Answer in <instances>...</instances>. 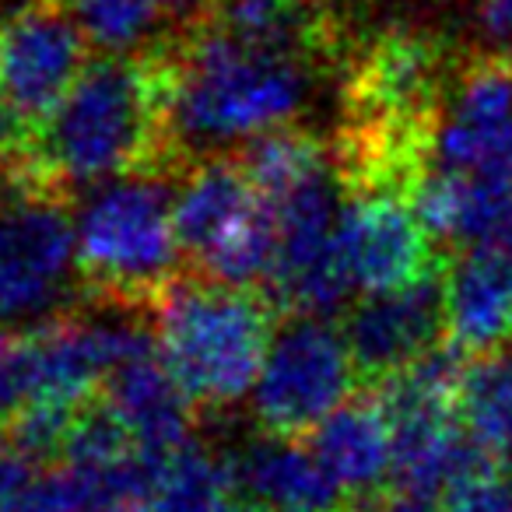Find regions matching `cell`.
<instances>
[{
	"label": "cell",
	"instance_id": "cell-19",
	"mask_svg": "<svg viewBox=\"0 0 512 512\" xmlns=\"http://www.w3.org/2000/svg\"><path fill=\"white\" fill-rule=\"evenodd\" d=\"M239 162L246 169L253 190L260 193L264 204H278L281 197H288L292 190H299L302 183H309L313 176H320L330 162L334 151L302 127H285L264 134L260 141L246 144L239 151Z\"/></svg>",
	"mask_w": 512,
	"mask_h": 512
},
{
	"label": "cell",
	"instance_id": "cell-9",
	"mask_svg": "<svg viewBox=\"0 0 512 512\" xmlns=\"http://www.w3.org/2000/svg\"><path fill=\"white\" fill-rule=\"evenodd\" d=\"M337 253L358 295L393 292L435 271L432 235L404 190L365 186L348 190L337 221Z\"/></svg>",
	"mask_w": 512,
	"mask_h": 512
},
{
	"label": "cell",
	"instance_id": "cell-20",
	"mask_svg": "<svg viewBox=\"0 0 512 512\" xmlns=\"http://www.w3.org/2000/svg\"><path fill=\"white\" fill-rule=\"evenodd\" d=\"M460 421L481 449L505 463L512 456V351L470 362L460 386Z\"/></svg>",
	"mask_w": 512,
	"mask_h": 512
},
{
	"label": "cell",
	"instance_id": "cell-2",
	"mask_svg": "<svg viewBox=\"0 0 512 512\" xmlns=\"http://www.w3.org/2000/svg\"><path fill=\"white\" fill-rule=\"evenodd\" d=\"M151 165H169L162 60L158 53L95 57L64 102L15 148L11 186L71 200Z\"/></svg>",
	"mask_w": 512,
	"mask_h": 512
},
{
	"label": "cell",
	"instance_id": "cell-11",
	"mask_svg": "<svg viewBox=\"0 0 512 512\" xmlns=\"http://www.w3.org/2000/svg\"><path fill=\"white\" fill-rule=\"evenodd\" d=\"M341 330L369 386L404 372L446 337V267L393 292L358 295Z\"/></svg>",
	"mask_w": 512,
	"mask_h": 512
},
{
	"label": "cell",
	"instance_id": "cell-6",
	"mask_svg": "<svg viewBox=\"0 0 512 512\" xmlns=\"http://www.w3.org/2000/svg\"><path fill=\"white\" fill-rule=\"evenodd\" d=\"M71 200L11 186L0 197V330H36L78 309Z\"/></svg>",
	"mask_w": 512,
	"mask_h": 512
},
{
	"label": "cell",
	"instance_id": "cell-24",
	"mask_svg": "<svg viewBox=\"0 0 512 512\" xmlns=\"http://www.w3.org/2000/svg\"><path fill=\"white\" fill-rule=\"evenodd\" d=\"M355 512H442V505H435V498L414 495V491L390 488L383 495L369 498V502L355 505Z\"/></svg>",
	"mask_w": 512,
	"mask_h": 512
},
{
	"label": "cell",
	"instance_id": "cell-12",
	"mask_svg": "<svg viewBox=\"0 0 512 512\" xmlns=\"http://www.w3.org/2000/svg\"><path fill=\"white\" fill-rule=\"evenodd\" d=\"M446 341L470 358L512 344V232L467 246L446 267Z\"/></svg>",
	"mask_w": 512,
	"mask_h": 512
},
{
	"label": "cell",
	"instance_id": "cell-5",
	"mask_svg": "<svg viewBox=\"0 0 512 512\" xmlns=\"http://www.w3.org/2000/svg\"><path fill=\"white\" fill-rule=\"evenodd\" d=\"M172 218L186 271L221 285L267 292L278 260V225L235 155L179 169Z\"/></svg>",
	"mask_w": 512,
	"mask_h": 512
},
{
	"label": "cell",
	"instance_id": "cell-7",
	"mask_svg": "<svg viewBox=\"0 0 512 512\" xmlns=\"http://www.w3.org/2000/svg\"><path fill=\"white\" fill-rule=\"evenodd\" d=\"M358 365L348 337L323 316H285L249 393L256 428L281 439H309L355 397Z\"/></svg>",
	"mask_w": 512,
	"mask_h": 512
},
{
	"label": "cell",
	"instance_id": "cell-23",
	"mask_svg": "<svg viewBox=\"0 0 512 512\" xmlns=\"http://www.w3.org/2000/svg\"><path fill=\"white\" fill-rule=\"evenodd\" d=\"M32 484V463L22 456V449L8 439V432L0 428V502L15 498Z\"/></svg>",
	"mask_w": 512,
	"mask_h": 512
},
{
	"label": "cell",
	"instance_id": "cell-8",
	"mask_svg": "<svg viewBox=\"0 0 512 512\" xmlns=\"http://www.w3.org/2000/svg\"><path fill=\"white\" fill-rule=\"evenodd\" d=\"M92 46L60 0H25L0 22V106L29 137L92 64Z\"/></svg>",
	"mask_w": 512,
	"mask_h": 512
},
{
	"label": "cell",
	"instance_id": "cell-21",
	"mask_svg": "<svg viewBox=\"0 0 512 512\" xmlns=\"http://www.w3.org/2000/svg\"><path fill=\"white\" fill-rule=\"evenodd\" d=\"M442 512H512V481L502 467L484 470L449 491Z\"/></svg>",
	"mask_w": 512,
	"mask_h": 512
},
{
	"label": "cell",
	"instance_id": "cell-22",
	"mask_svg": "<svg viewBox=\"0 0 512 512\" xmlns=\"http://www.w3.org/2000/svg\"><path fill=\"white\" fill-rule=\"evenodd\" d=\"M474 29L491 53L512 57V0H474Z\"/></svg>",
	"mask_w": 512,
	"mask_h": 512
},
{
	"label": "cell",
	"instance_id": "cell-18",
	"mask_svg": "<svg viewBox=\"0 0 512 512\" xmlns=\"http://www.w3.org/2000/svg\"><path fill=\"white\" fill-rule=\"evenodd\" d=\"M211 25L264 50L320 57L323 46L320 11L313 0H214Z\"/></svg>",
	"mask_w": 512,
	"mask_h": 512
},
{
	"label": "cell",
	"instance_id": "cell-25",
	"mask_svg": "<svg viewBox=\"0 0 512 512\" xmlns=\"http://www.w3.org/2000/svg\"><path fill=\"white\" fill-rule=\"evenodd\" d=\"M225 512H264V509H256L253 502H232V505H228Z\"/></svg>",
	"mask_w": 512,
	"mask_h": 512
},
{
	"label": "cell",
	"instance_id": "cell-3",
	"mask_svg": "<svg viewBox=\"0 0 512 512\" xmlns=\"http://www.w3.org/2000/svg\"><path fill=\"white\" fill-rule=\"evenodd\" d=\"M179 169L151 165L81 193L74 207L81 302L151 316L183 278V246L172 218Z\"/></svg>",
	"mask_w": 512,
	"mask_h": 512
},
{
	"label": "cell",
	"instance_id": "cell-17",
	"mask_svg": "<svg viewBox=\"0 0 512 512\" xmlns=\"http://www.w3.org/2000/svg\"><path fill=\"white\" fill-rule=\"evenodd\" d=\"M232 495V460L190 439L186 446L162 456L144 512H225L232 505Z\"/></svg>",
	"mask_w": 512,
	"mask_h": 512
},
{
	"label": "cell",
	"instance_id": "cell-14",
	"mask_svg": "<svg viewBox=\"0 0 512 512\" xmlns=\"http://www.w3.org/2000/svg\"><path fill=\"white\" fill-rule=\"evenodd\" d=\"M306 442L355 505L390 491L397 453H393L390 418L376 390L355 393Z\"/></svg>",
	"mask_w": 512,
	"mask_h": 512
},
{
	"label": "cell",
	"instance_id": "cell-1",
	"mask_svg": "<svg viewBox=\"0 0 512 512\" xmlns=\"http://www.w3.org/2000/svg\"><path fill=\"white\" fill-rule=\"evenodd\" d=\"M158 60L165 158L176 169L295 127L316 92V53L249 46L211 22Z\"/></svg>",
	"mask_w": 512,
	"mask_h": 512
},
{
	"label": "cell",
	"instance_id": "cell-26",
	"mask_svg": "<svg viewBox=\"0 0 512 512\" xmlns=\"http://www.w3.org/2000/svg\"><path fill=\"white\" fill-rule=\"evenodd\" d=\"M313 4H320V0H313Z\"/></svg>",
	"mask_w": 512,
	"mask_h": 512
},
{
	"label": "cell",
	"instance_id": "cell-13",
	"mask_svg": "<svg viewBox=\"0 0 512 512\" xmlns=\"http://www.w3.org/2000/svg\"><path fill=\"white\" fill-rule=\"evenodd\" d=\"M235 491L264 512H355V502L313 456L309 442L253 435L232 456Z\"/></svg>",
	"mask_w": 512,
	"mask_h": 512
},
{
	"label": "cell",
	"instance_id": "cell-4",
	"mask_svg": "<svg viewBox=\"0 0 512 512\" xmlns=\"http://www.w3.org/2000/svg\"><path fill=\"white\" fill-rule=\"evenodd\" d=\"M162 362L200 418H225L249 400L278 330L267 292L186 271L151 313Z\"/></svg>",
	"mask_w": 512,
	"mask_h": 512
},
{
	"label": "cell",
	"instance_id": "cell-16",
	"mask_svg": "<svg viewBox=\"0 0 512 512\" xmlns=\"http://www.w3.org/2000/svg\"><path fill=\"white\" fill-rule=\"evenodd\" d=\"M99 57H155L176 46L165 0H60Z\"/></svg>",
	"mask_w": 512,
	"mask_h": 512
},
{
	"label": "cell",
	"instance_id": "cell-15",
	"mask_svg": "<svg viewBox=\"0 0 512 512\" xmlns=\"http://www.w3.org/2000/svg\"><path fill=\"white\" fill-rule=\"evenodd\" d=\"M99 400L120 418L137 449L155 456L186 446L193 439V425L200 421L197 407L158 355V344L109 372Z\"/></svg>",
	"mask_w": 512,
	"mask_h": 512
},
{
	"label": "cell",
	"instance_id": "cell-10",
	"mask_svg": "<svg viewBox=\"0 0 512 512\" xmlns=\"http://www.w3.org/2000/svg\"><path fill=\"white\" fill-rule=\"evenodd\" d=\"M428 169L460 176L512 172V57L488 53L463 67L428 137Z\"/></svg>",
	"mask_w": 512,
	"mask_h": 512
}]
</instances>
